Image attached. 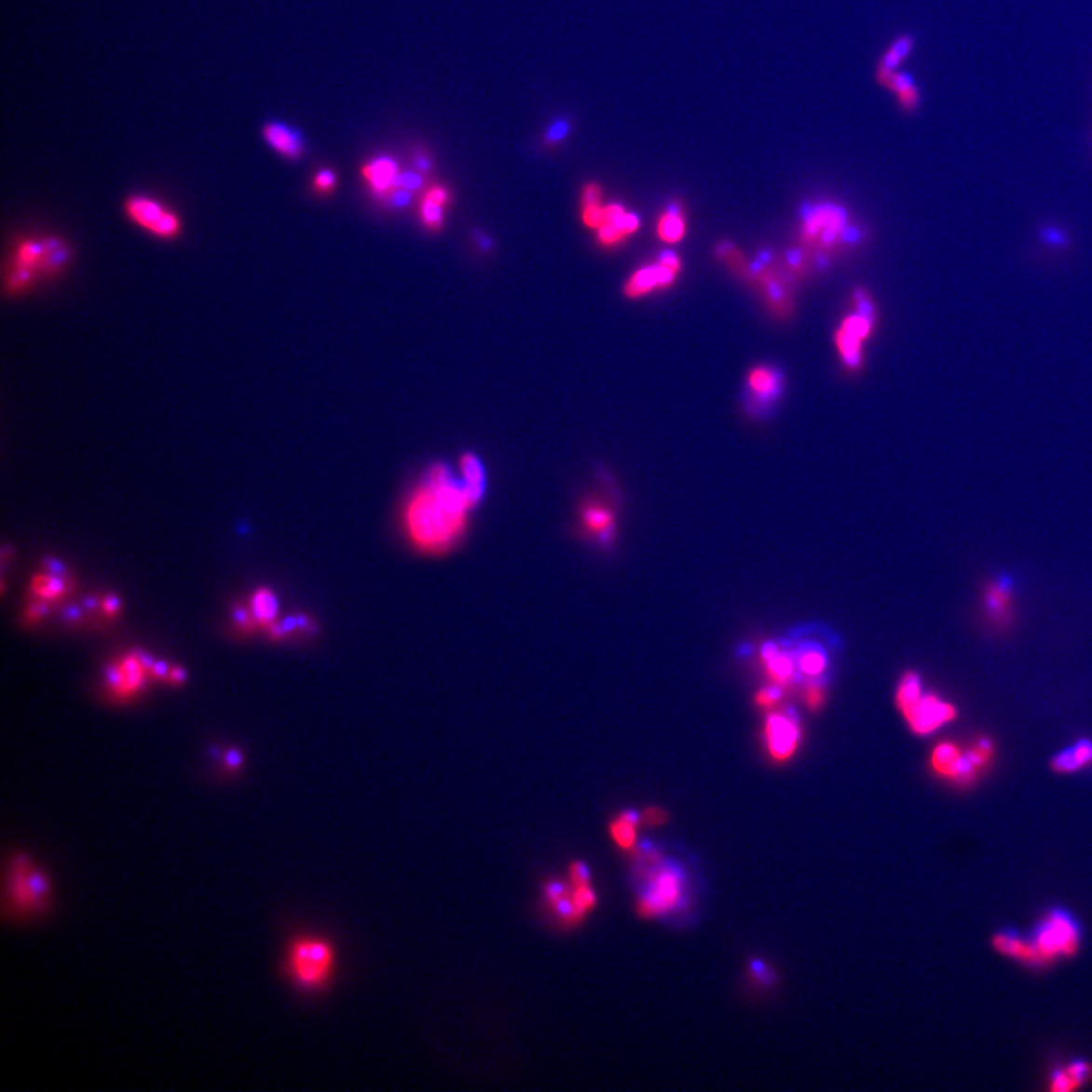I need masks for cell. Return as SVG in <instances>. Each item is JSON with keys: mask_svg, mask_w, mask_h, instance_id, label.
<instances>
[{"mask_svg": "<svg viewBox=\"0 0 1092 1092\" xmlns=\"http://www.w3.org/2000/svg\"><path fill=\"white\" fill-rule=\"evenodd\" d=\"M475 506L465 485L456 482L446 466H432L427 482L403 507V533L420 553L444 554L465 534Z\"/></svg>", "mask_w": 1092, "mask_h": 1092, "instance_id": "6da1fadb", "label": "cell"}, {"mask_svg": "<svg viewBox=\"0 0 1092 1092\" xmlns=\"http://www.w3.org/2000/svg\"><path fill=\"white\" fill-rule=\"evenodd\" d=\"M7 910L16 920L35 918L49 909L52 884L49 876L26 853H14L7 868Z\"/></svg>", "mask_w": 1092, "mask_h": 1092, "instance_id": "7a4b0ae2", "label": "cell"}, {"mask_svg": "<svg viewBox=\"0 0 1092 1092\" xmlns=\"http://www.w3.org/2000/svg\"><path fill=\"white\" fill-rule=\"evenodd\" d=\"M895 704L910 731L918 736H929L958 717L956 705L925 692L922 678L915 671L906 673L898 681Z\"/></svg>", "mask_w": 1092, "mask_h": 1092, "instance_id": "3957f363", "label": "cell"}, {"mask_svg": "<svg viewBox=\"0 0 1092 1092\" xmlns=\"http://www.w3.org/2000/svg\"><path fill=\"white\" fill-rule=\"evenodd\" d=\"M287 975L304 990L326 987L334 973L335 951L328 939L316 935H302L290 941L286 951Z\"/></svg>", "mask_w": 1092, "mask_h": 1092, "instance_id": "277c9868", "label": "cell"}, {"mask_svg": "<svg viewBox=\"0 0 1092 1092\" xmlns=\"http://www.w3.org/2000/svg\"><path fill=\"white\" fill-rule=\"evenodd\" d=\"M67 260L69 251L57 239L38 237L21 241L14 251L9 289L14 292L26 290L40 278L61 269Z\"/></svg>", "mask_w": 1092, "mask_h": 1092, "instance_id": "5b68a950", "label": "cell"}, {"mask_svg": "<svg viewBox=\"0 0 1092 1092\" xmlns=\"http://www.w3.org/2000/svg\"><path fill=\"white\" fill-rule=\"evenodd\" d=\"M1079 924L1070 913L1060 909L1053 910L1036 929L1029 944L1026 959L1038 963L1055 956L1072 954L1079 944Z\"/></svg>", "mask_w": 1092, "mask_h": 1092, "instance_id": "8992f818", "label": "cell"}, {"mask_svg": "<svg viewBox=\"0 0 1092 1092\" xmlns=\"http://www.w3.org/2000/svg\"><path fill=\"white\" fill-rule=\"evenodd\" d=\"M683 897V877L678 869L663 867L649 877L637 912L644 918L661 917L676 909Z\"/></svg>", "mask_w": 1092, "mask_h": 1092, "instance_id": "52a82bcc", "label": "cell"}, {"mask_svg": "<svg viewBox=\"0 0 1092 1092\" xmlns=\"http://www.w3.org/2000/svg\"><path fill=\"white\" fill-rule=\"evenodd\" d=\"M128 217L139 228L158 239H173L181 233V221L161 200L151 196L134 195L125 204Z\"/></svg>", "mask_w": 1092, "mask_h": 1092, "instance_id": "ba28073f", "label": "cell"}, {"mask_svg": "<svg viewBox=\"0 0 1092 1092\" xmlns=\"http://www.w3.org/2000/svg\"><path fill=\"white\" fill-rule=\"evenodd\" d=\"M768 755L774 762L785 763L794 758L801 742L799 717L789 710H779L768 715L763 727Z\"/></svg>", "mask_w": 1092, "mask_h": 1092, "instance_id": "9c48e42d", "label": "cell"}, {"mask_svg": "<svg viewBox=\"0 0 1092 1092\" xmlns=\"http://www.w3.org/2000/svg\"><path fill=\"white\" fill-rule=\"evenodd\" d=\"M681 270V260L674 253H662L654 265L640 267L633 273L627 284L625 294L628 298H642L654 290L669 289L676 281Z\"/></svg>", "mask_w": 1092, "mask_h": 1092, "instance_id": "30bf717a", "label": "cell"}, {"mask_svg": "<svg viewBox=\"0 0 1092 1092\" xmlns=\"http://www.w3.org/2000/svg\"><path fill=\"white\" fill-rule=\"evenodd\" d=\"M847 214L836 205H818L807 212L803 222V240L819 248H830L844 234Z\"/></svg>", "mask_w": 1092, "mask_h": 1092, "instance_id": "8fae6325", "label": "cell"}, {"mask_svg": "<svg viewBox=\"0 0 1092 1092\" xmlns=\"http://www.w3.org/2000/svg\"><path fill=\"white\" fill-rule=\"evenodd\" d=\"M865 307H860L859 313L847 316L836 331V349L850 369H857L862 363V345L872 333V313Z\"/></svg>", "mask_w": 1092, "mask_h": 1092, "instance_id": "7c38bea8", "label": "cell"}, {"mask_svg": "<svg viewBox=\"0 0 1092 1092\" xmlns=\"http://www.w3.org/2000/svg\"><path fill=\"white\" fill-rule=\"evenodd\" d=\"M932 768L936 774L956 780L959 783L971 782L975 779L977 768L973 765L970 758L963 753L953 742H941L935 746L930 758Z\"/></svg>", "mask_w": 1092, "mask_h": 1092, "instance_id": "4fadbf2b", "label": "cell"}, {"mask_svg": "<svg viewBox=\"0 0 1092 1092\" xmlns=\"http://www.w3.org/2000/svg\"><path fill=\"white\" fill-rule=\"evenodd\" d=\"M639 217L635 212H628L621 204H608L604 207L603 222L599 225L598 239L603 245H618L628 236L636 233L639 229Z\"/></svg>", "mask_w": 1092, "mask_h": 1092, "instance_id": "5bb4252c", "label": "cell"}, {"mask_svg": "<svg viewBox=\"0 0 1092 1092\" xmlns=\"http://www.w3.org/2000/svg\"><path fill=\"white\" fill-rule=\"evenodd\" d=\"M985 611L995 625L1004 627L1012 618V583L1007 577L997 579L985 587Z\"/></svg>", "mask_w": 1092, "mask_h": 1092, "instance_id": "9a60e30c", "label": "cell"}, {"mask_svg": "<svg viewBox=\"0 0 1092 1092\" xmlns=\"http://www.w3.org/2000/svg\"><path fill=\"white\" fill-rule=\"evenodd\" d=\"M263 139L278 156L287 159L301 158L304 139L298 130L282 122H269L263 127Z\"/></svg>", "mask_w": 1092, "mask_h": 1092, "instance_id": "2e32d148", "label": "cell"}, {"mask_svg": "<svg viewBox=\"0 0 1092 1092\" xmlns=\"http://www.w3.org/2000/svg\"><path fill=\"white\" fill-rule=\"evenodd\" d=\"M760 659L765 664L767 676L772 685L785 688L791 683L797 669L794 657L789 656L787 652L780 651L774 642H768L760 649Z\"/></svg>", "mask_w": 1092, "mask_h": 1092, "instance_id": "e0dca14e", "label": "cell"}, {"mask_svg": "<svg viewBox=\"0 0 1092 1092\" xmlns=\"http://www.w3.org/2000/svg\"><path fill=\"white\" fill-rule=\"evenodd\" d=\"M581 521H583L584 531L594 536L598 542L607 545L611 539L615 538V514L611 513V510L607 507L596 504V502L589 504L584 507Z\"/></svg>", "mask_w": 1092, "mask_h": 1092, "instance_id": "ac0fdd59", "label": "cell"}, {"mask_svg": "<svg viewBox=\"0 0 1092 1092\" xmlns=\"http://www.w3.org/2000/svg\"><path fill=\"white\" fill-rule=\"evenodd\" d=\"M1092 763V741L1079 739L1074 745L1053 758L1052 767L1060 774H1072Z\"/></svg>", "mask_w": 1092, "mask_h": 1092, "instance_id": "d6986e66", "label": "cell"}, {"mask_svg": "<svg viewBox=\"0 0 1092 1092\" xmlns=\"http://www.w3.org/2000/svg\"><path fill=\"white\" fill-rule=\"evenodd\" d=\"M363 175L367 183L371 184L374 192L386 193L391 187H395L400 171H398V166L393 159L384 157V158L374 159L372 163L364 166Z\"/></svg>", "mask_w": 1092, "mask_h": 1092, "instance_id": "ffe728a7", "label": "cell"}, {"mask_svg": "<svg viewBox=\"0 0 1092 1092\" xmlns=\"http://www.w3.org/2000/svg\"><path fill=\"white\" fill-rule=\"evenodd\" d=\"M746 383L753 395L762 401L774 400L782 389V378L779 374L767 366H756L755 369H751Z\"/></svg>", "mask_w": 1092, "mask_h": 1092, "instance_id": "44dd1931", "label": "cell"}, {"mask_svg": "<svg viewBox=\"0 0 1092 1092\" xmlns=\"http://www.w3.org/2000/svg\"><path fill=\"white\" fill-rule=\"evenodd\" d=\"M686 236V221L678 205H671L664 210L661 219L657 222V237L663 243L676 245Z\"/></svg>", "mask_w": 1092, "mask_h": 1092, "instance_id": "7402d4cb", "label": "cell"}, {"mask_svg": "<svg viewBox=\"0 0 1092 1092\" xmlns=\"http://www.w3.org/2000/svg\"><path fill=\"white\" fill-rule=\"evenodd\" d=\"M251 611H253V620L258 625L269 628L270 625L277 622L278 611H280L277 596L270 589H265V587L258 589L251 599Z\"/></svg>", "mask_w": 1092, "mask_h": 1092, "instance_id": "603a6c76", "label": "cell"}, {"mask_svg": "<svg viewBox=\"0 0 1092 1092\" xmlns=\"http://www.w3.org/2000/svg\"><path fill=\"white\" fill-rule=\"evenodd\" d=\"M31 589H33L35 598L52 603L69 592V579H62V577H57V575L46 571L40 572L34 577Z\"/></svg>", "mask_w": 1092, "mask_h": 1092, "instance_id": "cb8c5ba5", "label": "cell"}, {"mask_svg": "<svg viewBox=\"0 0 1092 1092\" xmlns=\"http://www.w3.org/2000/svg\"><path fill=\"white\" fill-rule=\"evenodd\" d=\"M460 468L463 471V477H465L466 490H468L469 497L472 498V501L478 504L482 499L485 490V469L477 457L472 454H466L460 461Z\"/></svg>", "mask_w": 1092, "mask_h": 1092, "instance_id": "d4e9b609", "label": "cell"}, {"mask_svg": "<svg viewBox=\"0 0 1092 1092\" xmlns=\"http://www.w3.org/2000/svg\"><path fill=\"white\" fill-rule=\"evenodd\" d=\"M880 78L883 84L897 93L900 103L906 110H913L917 106L918 91L908 75L895 74L893 70L881 67Z\"/></svg>", "mask_w": 1092, "mask_h": 1092, "instance_id": "484cf974", "label": "cell"}, {"mask_svg": "<svg viewBox=\"0 0 1092 1092\" xmlns=\"http://www.w3.org/2000/svg\"><path fill=\"white\" fill-rule=\"evenodd\" d=\"M143 666L140 663L139 659L135 657L134 652L130 656L125 657L120 662V676H122V689H120V698H127L143 685L144 676H146Z\"/></svg>", "mask_w": 1092, "mask_h": 1092, "instance_id": "4316f807", "label": "cell"}, {"mask_svg": "<svg viewBox=\"0 0 1092 1092\" xmlns=\"http://www.w3.org/2000/svg\"><path fill=\"white\" fill-rule=\"evenodd\" d=\"M611 839L618 847L630 850L636 844L637 818L633 812H624L610 824Z\"/></svg>", "mask_w": 1092, "mask_h": 1092, "instance_id": "83f0119b", "label": "cell"}, {"mask_svg": "<svg viewBox=\"0 0 1092 1092\" xmlns=\"http://www.w3.org/2000/svg\"><path fill=\"white\" fill-rule=\"evenodd\" d=\"M795 663H797V669L799 673L807 678H818L827 668V657L824 654L823 649L809 647V648L799 651V656L795 659Z\"/></svg>", "mask_w": 1092, "mask_h": 1092, "instance_id": "f1b7e54d", "label": "cell"}, {"mask_svg": "<svg viewBox=\"0 0 1092 1092\" xmlns=\"http://www.w3.org/2000/svg\"><path fill=\"white\" fill-rule=\"evenodd\" d=\"M571 903L572 909H574V921H580L596 905V895L594 889L591 888V883L574 886L571 893Z\"/></svg>", "mask_w": 1092, "mask_h": 1092, "instance_id": "f546056e", "label": "cell"}, {"mask_svg": "<svg viewBox=\"0 0 1092 1092\" xmlns=\"http://www.w3.org/2000/svg\"><path fill=\"white\" fill-rule=\"evenodd\" d=\"M994 946L995 949L1002 951L1003 954H1006V956L1021 959L1026 958V953H1028L1029 949V944H1026L1019 937V935L1017 932H1012V930H1006V932H1002V934L997 935L994 939Z\"/></svg>", "mask_w": 1092, "mask_h": 1092, "instance_id": "4dcf8cb0", "label": "cell"}, {"mask_svg": "<svg viewBox=\"0 0 1092 1092\" xmlns=\"http://www.w3.org/2000/svg\"><path fill=\"white\" fill-rule=\"evenodd\" d=\"M910 48H912V41H910V38H900V40H898L897 43H895V45H894L893 48L889 49V52L884 55L883 65H881V67L889 70H893L894 67H897V65L900 64V62L903 61L906 57H908V53L910 52Z\"/></svg>", "mask_w": 1092, "mask_h": 1092, "instance_id": "1f68e13d", "label": "cell"}, {"mask_svg": "<svg viewBox=\"0 0 1092 1092\" xmlns=\"http://www.w3.org/2000/svg\"><path fill=\"white\" fill-rule=\"evenodd\" d=\"M442 210H444V205L434 202L425 196L424 202H422V219L429 228H441L442 222H444Z\"/></svg>", "mask_w": 1092, "mask_h": 1092, "instance_id": "d6a6232c", "label": "cell"}, {"mask_svg": "<svg viewBox=\"0 0 1092 1092\" xmlns=\"http://www.w3.org/2000/svg\"><path fill=\"white\" fill-rule=\"evenodd\" d=\"M780 700H782V688L775 685H771L770 688L758 690L755 697L756 704L765 710L775 707V705L779 704Z\"/></svg>", "mask_w": 1092, "mask_h": 1092, "instance_id": "836d02e7", "label": "cell"}, {"mask_svg": "<svg viewBox=\"0 0 1092 1092\" xmlns=\"http://www.w3.org/2000/svg\"><path fill=\"white\" fill-rule=\"evenodd\" d=\"M571 130V123L567 122L566 118H559L554 120V123L548 128L545 134V140L548 143H559L562 142Z\"/></svg>", "mask_w": 1092, "mask_h": 1092, "instance_id": "e575fe53", "label": "cell"}, {"mask_svg": "<svg viewBox=\"0 0 1092 1092\" xmlns=\"http://www.w3.org/2000/svg\"><path fill=\"white\" fill-rule=\"evenodd\" d=\"M233 618L234 622H236V624L239 625L241 630H245V632L253 630V625L257 624L255 620H253V611H249L248 608L243 607L241 604H236V606H234Z\"/></svg>", "mask_w": 1092, "mask_h": 1092, "instance_id": "d590c367", "label": "cell"}, {"mask_svg": "<svg viewBox=\"0 0 1092 1092\" xmlns=\"http://www.w3.org/2000/svg\"><path fill=\"white\" fill-rule=\"evenodd\" d=\"M1067 1072L1077 1086V1085H1082L1089 1079V1076H1091V1067L1086 1062H1084V1060H1076V1062H1072L1068 1067Z\"/></svg>", "mask_w": 1092, "mask_h": 1092, "instance_id": "8d00e7d4", "label": "cell"}, {"mask_svg": "<svg viewBox=\"0 0 1092 1092\" xmlns=\"http://www.w3.org/2000/svg\"><path fill=\"white\" fill-rule=\"evenodd\" d=\"M335 181L337 180H335L334 171L330 169H322L314 178V187L319 193H328L334 188Z\"/></svg>", "mask_w": 1092, "mask_h": 1092, "instance_id": "74e56055", "label": "cell"}, {"mask_svg": "<svg viewBox=\"0 0 1092 1092\" xmlns=\"http://www.w3.org/2000/svg\"><path fill=\"white\" fill-rule=\"evenodd\" d=\"M824 700H826V693L821 686L811 685L804 692V703L811 710H818L824 704Z\"/></svg>", "mask_w": 1092, "mask_h": 1092, "instance_id": "f35d334b", "label": "cell"}, {"mask_svg": "<svg viewBox=\"0 0 1092 1092\" xmlns=\"http://www.w3.org/2000/svg\"><path fill=\"white\" fill-rule=\"evenodd\" d=\"M1076 1085L1064 1070H1056L1052 1074V1089L1056 1092L1072 1091Z\"/></svg>", "mask_w": 1092, "mask_h": 1092, "instance_id": "ab89813d", "label": "cell"}, {"mask_svg": "<svg viewBox=\"0 0 1092 1092\" xmlns=\"http://www.w3.org/2000/svg\"><path fill=\"white\" fill-rule=\"evenodd\" d=\"M396 185H400V187L405 188V190H417L422 185V180H420V176L416 175V173L405 171V173H400L398 180H396Z\"/></svg>", "mask_w": 1092, "mask_h": 1092, "instance_id": "60d3db41", "label": "cell"}, {"mask_svg": "<svg viewBox=\"0 0 1092 1092\" xmlns=\"http://www.w3.org/2000/svg\"><path fill=\"white\" fill-rule=\"evenodd\" d=\"M48 611H49V603L37 598L35 603L29 606L28 611H26V618L29 621H38L43 616L48 615Z\"/></svg>", "mask_w": 1092, "mask_h": 1092, "instance_id": "b9f144b4", "label": "cell"}, {"mask_svg": "<svg viewBox=\"0 0 1092 1092\" xmlns=\"http://www.w3.org/2000/svg\"><path fill=\"white\" fill-rule=\"evenodd\" d=\"M569 871H571V881L574 886L589 883V869L586 868V865L574 862Z\"/></svg>", "mask_w": 1092, "mask_h": 1092, "instance_id": "7bdbcfd3", "label": "cell"}, {"mask_svg": "<svg viewBox=\"0 0 1092 1092\" xmlns=\"http://www.w3.org/2000/svg\"><path fill=\"white\" fill-rule=\"evenodd\" d=\"M241 763H243V756H241L240 751H239V750L226 751V756H225V767H226V770H229V771L239 770V768L241 767Z\"/></svg>", "mask_w": 1092, "mask_h": 1092, "instance_id": "ee69618b", "label": "cell"}, {"mask_svg": "<svg viewBox=\"0 0 1092 1092\" xmlns=\"http://www.w3.org/2000/svg\"><path fill=\"white\" fill-rule=\"evenodd\" d=\"M45 571L49 572V574H52V575H57V577H62V579H67V571H65L64 565H62V563L60 562V560L46 559Z\"/></svg>", "mask_w": 1092, "mask_h": 1092, "instance_id": "f6af8a7d", "label": "cell"}, {"mask_svg": "<svg viewBox=\"0 0 1092 1092\" xmlns=\"http://www.w3.org/2000/svg\"><path fill=\"white\" fill-rule=\"evenodd\" d=\"M171 666L166 662L157 661L152 668V676H156L158 680L169 681L171 678Z\"/></svg>", "mask_w": 1092, "mask_h": 1092, "instance_id": "bcb514c9", "label": "cell"}, {"mask_svg": "<svg viewBox=\"0 0 1092 1092\" xmlns=\"http://www.w3.org/2000/svg\"><path fill=\"white\" fill-rule=\"evenodd\" d=\"M102 610L105 611V615L115 616L120 610V599L116 595L106 596L102 601Z\"/></svg>", "mask_w": 1092, "mask_h": 1092, "instance_id": "7dc6e473", "label": "cell"}, {"mask_svg": "<svg viewBox=\"0 0 1092 1092\" xmlns=\"http://www.w3.org/2000/svg\"><path fill=\"white\" fill-rule=\"evenodd\" d=\"M134 654L135 657L139 659L142 666H143L144 671H146L147 674H151L152 668H154V664H156L157 662L156 659H154L151 654H147V652L144 651H135Z\"/></svg>", "mask_w": 1092, "mask_h": 1092, "instance_id": "c3c4849f", "label": "cell"}, {"mask_svg": "<svg viewBox=\"0 0 1092 1092\" xmlns=\"http://www.w3.org/2000/svg\"><path fill=\"white\" fill-rule=\"evenodd\" d=\"M62 618H64V621H67V622H75V621L81 620V607H78V606H69V607H65L64 611H62Z\"/></svg>", "mask_w": 1092, "mask_h": 1092, "instance_id": "681fc988", "label": "cell"}, {"mask_svg": "<svg viewBox=\"0 0 1092 1092\" xmlns=\"http://www.w3.org/2000/svg\"><path fill=\"white\" fill-rule=\"evenodd\" d=\"M645 819H647V823L649 826H657V824H662L664 821L663 812L657 811V809H649L645 813Z\"/></svg>", "mask_w": 1092, "mask_h": 1092, "instance_id": "f907efd6", "label": "cell"}, {"mask_svg": "<svg viewBox=\"0 0 1092 1092\" xmlns=\"http://www.w3.org/2000/svg\"><path fill=\"white\" fill-rule=\"evenodd\" d=\"M169 681L175 683V685H181V683L185 681V671L181 669L180 666H173L171 669V678H169Z\"/></svg>", "mask_w": 1092, "mask_h": 1092, "instance_id": "816d5d0a", "label": "cell"}, {"mask_svg": "<svg viewBox=\"0 0 1092 1092\" xmlns=\"http://www.w3.org/2000/svg\"><path fill=\"white\" fill-rule=\"evenodd\" d=\"M84 606H86V608H89V610H94V608H98V606H99L98 596H93V595L86 596V599H84Z\"/></svg>", "mask_w": 1092, "mask_h": 1092, "instance_id": "f5cc1de1", "label": "cell"}, {"mask_svg": "<svg viewBox=\"0 0 1092 1092\" xmlns=\"http://www.w3.org/2000/svg\"><path fill=\"white\" fill-rule=\"evenodd\" d=\"M416 166H417V169H419V171H429V169H430L429 159L424 158V157H422V158L417 159Z\"/></svg>", "mask_w": 1092, "mask_h": 1092, "instance_id": "db71d44e", "label": "cell"}]
</instances>
